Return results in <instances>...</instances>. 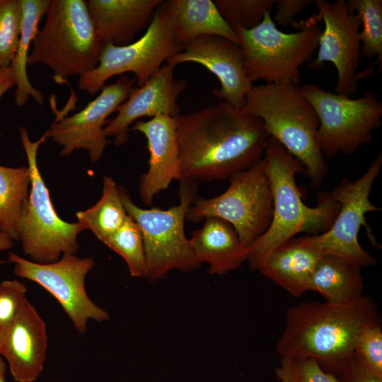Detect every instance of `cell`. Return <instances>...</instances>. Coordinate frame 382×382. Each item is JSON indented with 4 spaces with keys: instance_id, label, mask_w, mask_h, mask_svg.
<instances>
[{
    "instance_id": "21",
    "label": "cell",
    "mask_w": 382,
    "mask_h": 382,
    "mask_svg": "<svg viewBox=\"0 0 382 382\" xmlns=\"http://www.w3.org/2000/svg\"><path fill=\"white\" fill-rule=\"evenodd\" d=\"M189 241L197 260L209 264L211 274L225 275L247 261L248 248L233 227L221 219L206 218L203 226L192 233Z\"/></svg>"
},
{
    "instance_id": "19",
    "label": "cell",
    "mask_w": 382,
    "mask_h": 382,
    "mask_svg": "<svg viewBox=\"0 0 382 382\" xmlns=\"http://www.w3.org/2000/svg\"><path fill=\"white\" fill-rule=\"evenodd\" d=\"M129 129L141 133L149 152V169L141 176L139 190L143 203H153L154 197L174 180H181L175 117L158 115L139 120Z\"/></svg>"
},
{
    "instance_id": "20",
    "label": "cell",
    "mask_w": 382,
    "mask_h": 382,
    "mask_svg": "<svg viewBox=\"0 0 382 382\" xmlns=\"http://www.w3.org/2000/svg\"><path fill=\"white\" fill-rule=\"evenodd\" d=\"M162 0H89L88 11L100 43L132 42Z\"/></svg>"
},
{
    "instance_id": "39",
    "label": "cell",
    "mask_w": 382,
    "mask_h": 382,
    "mask_svg": "<svg viewBox=\"0 0 382 382\" xmlns=\"http://www.w3.org/2000/svg\"><path fill=\"white\" fill-rule=\"evenodd\" d=\"M6 364L0 354V382H6Z\"/></svg>"
},
{
    "instance_id": "28",
    "label": "cell",
    "mask_w": 382,
    "mask_h": 382,
    "mask_svg": "<svg viewBox=\"0 0 382 382\" xmlns=\"http://www.w3.org/2000/svg\"><path fill=\"white\" fill-rule=\"evenodd\" d=\"M103 243L123 258L132 277L146 278L147 267L142 233L129 215L123 225Z\"/></svg>"
},
{
    "instance_id": "25",
    "label": "cell",
    "mask_w": 382,
    "mask_h": 382,
    "mask_svg": "<svg viewBox=\"0 0 382 382\" xmlns=\"http://www.w3.org/2000/svg\"><path fill=\"white\" fill-rule=\"evenodd\" d=\"M22 9V22L20 39L17 51L10 67L16 79V90L14 98L17 106H23L30 97L37 103H43L42 93L30 83L27 65L29 50L37 35L39 23L45 16L50 0H21Z\"/></svg>"
},
{
    "instance_id": "22",
    "label": "cell",
    "mask_w": 382,
    "mask_h": 382,
    "mask_svg": "<svg viewBox=\"0 0 382 382\" xmlns=\"http://www.w3.org/2000/svg\"><path fill=\"white\" fill-rule=\"evenodd\" d=\"M321 256L303 236L294 238L274 249L257 271L298 298L308 291L309 280Z\"/></svg>"
},
{
    "instance_id": "9",
    "label": "cell",
    "mask_w": 382,
    "mask_h": 382,
    "mask_svg": "<svg viewBox=\"0 0 382 382\" xmlns=\"http://www.w3.org/2000/svg\"><path fill=\"white\" fill-rule=\"evenodd\" d=\"M229 185L212 198H197L189 207L186 219L199 222L217 217L229 223L243 244L249 248L268 229L273 202L264 157L248 169L228 178Z\"/></svg>"
},
{
    "instance_id": "34",
    "label": "cell",
    "mask_w": 382,
    "mask_h": 382,
    "mask_svg": "<svg viewBox=\"0 0 382 382\" xmlns=\"http://www.w3.org/2000/svg\"><path fill=\"white\" fill-rule=\"evenodd\" d=\"M27 289L17 279L0 283V337L11 326L24 302L28 299Z\"/></svg>"
},
{
    "instance_id": "26",
    "label": "cell",
    "mask_w": 382,
    "mask_h": 382,
    "mask_svg": "<svg viewBox=\"0 0 382 382\" xmlns=\"http://www.w3.org/2000/svg\"><path fill=\"white\" fill-rule=\"evenodd\" d=\"M78 223L83 231L89 230L101 242L118 230L128 217L114 180L103 177L100 199L91 208L77 212Z\"/></svg>"
},
{
    "instance_id": "8",
    "label": "cell",
    "mask_w": 382,
    "mask_h": 382,
    "mask_svg": "<svg viewBox=\"0 0 382 382\" xmlns=\"http://www.w3.org/2000/svg\"><path fill=\"white\" fill-rule=\"evenodd\" d=\"M20 135L30 173L31 189L18 224V240L32 261L52 263L64 253H76L79 248L77 237L83 229L78 222L69 223L58 216L40 172L37 151L46 135L33 141L23 127L20 128Z\"/></svg>"
},
{
    "instance_id": "16",
    "label": "cell",
    "mask_w": 382,
    "mask_h": 382,
    "mask_svg": "<svg viewBox=\"0 0 382 382\" xmlns=\"http://www.w3.org/2000/svg\"><path fill=\"white\" fill-rule=\"evenodd\" d=\"M182 47L166 62L174 66L184 62L204 66L221 83L220 88L213 90V95L241 109L253 84L245 74L240 46L218 36L204 35Z\"/></svg>"
},
{
    "instance_id": "2",
    "label": "cell",
    "mask_w": 382,
    "mask_h": 382,
    "mask_svg": "<svg viewBox=\"0 0 382 382\" xmlns=\"http://www.w3.org/2000/svg\"><path fill=\"white\" fill-rule=\"evenodd\" d=\"M378 323V308L367 295L343 303H299L286 311L276 351L280 357L315 359L331 372L354 353L361 332Z\"/></svg>"
},
{
    "instance_id": "3",
    "label": "cell",
    "mask_w": 382,
    "mask_h": 382,
    "mask_svg": "<svg viewBox=\"0 0 382 382\" xmlns=\"http://www.w3.org/2000/svg\"><path fill=\"white\" fill-rule=\"evenodd\" d=\"M264 154L273 211L267 231L248 248L247 261L252 271H257L274 249L299 233L313 236L328 230L340 209L328 192L318 195L316 207L304 203L296 181L298 174L304 173V167L272 137Z\"/></svg>"
},
{
    "instance_id": "32",
    "label": "cell",
    "mask_w": 382,
    "mask_h": 382,
    "mask_svg": "<svg viewBox=\"0 0 382 382\" xmlns=\"http://www.w3.org/2000/svg\"><path fill=\"white\" fill-rule=\"evenodd\" d=\"M275 376L279 382H339L313 358L281 357Z\"/></svg>"
},
{
    "instance_id": "11",
    "label": "cell",
    "mask_w": 382,
    "mask_h": 382,
    "mask_svg": "<svg viewBox=\"0 0 382 382\" xmlns=\"http://www.w3.org/2000/svg\"><path fill=\"white\" fill-rule=\"evenodd\" d=\"M382 167L380 153L366 172L358 179L344 178L331 192L330 198L340 204L339 212L328 230L318 235L303 236L321 255H334L345 259L360 267L374 266L376 259L360 245L359 232L362 226L371 243L378 248L366 222V214L381 209L370 200V193Z\"/></svg>"
},
{
    "instance_id": "14",
    "label": "cell",
    "mask_w": 382,
    "mask_h": 382,
    "mask_svg": "<svg viewBox=\"0 0 382 382\" xmlns=\"http://www.w3.org/2000/svg\"><path fill=\"white\" fill-rule=\"evenodd\" d=\"M314 4L325 28L319 39L317 57L310 62L308 67L317 69L325 62L332 63L337 72L335 93L349 97L357 90L359 81L371 75L377 62L358 71L361 57V21L346 1L316 0Z\"/></svg>"
},
{
    "instance_id": "7",
    "label": "cell",
    "mask_w": 382,
    "mask_h": 382,
    "mask_svg": "<svg viewBox=\"0 0 382 382\" xmlns=\"http://www.w3.org/2000/svg\"><path fill=\"white\" fill-rule=\"evenodd\" d=\"M179 182L180 203L167 209L141 208L119 187L125 209L142 233L146 279L150 282L166 277L173 270L190 272L202 265L195 257L184 230L187 212L197 199V182L187 179Z\"/></svg>"
},
{
    "instance_id": "10",
    "label": "cell",
    "mask_w": 382,
    "mask_h": 382,
    "mask_svg": "<svg viewBox=\"0 0 382 382\" xmlns=\"http://www.w3.org/2000/svg\"><path fill=\"white\" fill-rule=\"evenodd\" d=\"M299 91L318 117L317 139L325 158L352 154L360 146L369 143L373 132L381 126L382 103L374 92L366 91L358 98H350L316 83L305 84Z\"/></svg>"
},
{
    "instance_id": "15",
    "label": "cell",
    "mask_w": 382,
    "mask_h": 382,
    "mask_svg": "<svg viewBox=\"0 0 382 382\" xmlns=\"http://www.w3.org/2000/svg\"><path fill=\"white\" fill-rule=\"evenodd\" d=\"M135 82V78L122 75L115 83L103 86L98 96L79 112L57 116L45 134L62 146L60 156L84 149L92 163L99 161L110 143L105 134L107 117L128 98Z\"/></svg>"
},
{
    "instance_id": "30",
    "label": "cell",
    "mask_w": 382,
    "mask_h": 382,
    "mask_svg": "<svg viewBox=\"0 0 382 382\" xmlns=\"http://www.w3.org/2000/svg\"><path fill=\"white\" fill-rule=\"evenodd\" d=\"M224 21L233 29L249 30L258 25L266 12L271 11L276 0H215Z\"/></svg>"
},
{
    "instance_id": "1",
    "label": "cell",
    "mask_w": 382,
    "mask_h": 382,
    "mask_svg": "<svg viewBox=\"0 0 382 382\" xmlns=\"http://www.w3.org/2000/svg\"><path fill=\"white\" fill-rule=\"evenodd\" d=\"M175 120L181 180L228 179L260 161L270 138L260 119L223 100Z\"/></svg>"
},
{
    "instance_id": "12",
    "label": "cell",
    "mask_w": 382,
    "mask_h": 382,
    "mask_svg": "<svg viewBox=\"0 0 382 382\" xmlns=\"http://www.w3.org/2000/svg\"><path fill=\"white\" fill-rule=\"evenodd\" d=\"M144 35L129 44L101 43L99 61L92 71L81 76L80 90L93 95L110 78L131 72L137 86L143 85L183 47L176 41L170 21L161 7L156 8Z\"/></svg>"
},
{
    "instance_id": "37",
    "label": "cell",
    "mask_w": 382,
    "mask_h": 382,
    "mask_svg": "<svg viewBox=\"0 0 382 382\" xmlns=\"http://www.w3.org/2000/svg\"><path fill=\"white\" fill-rule=\"evenodd\" d=\"M16 79L11 68H0V98L16 86Z\"/></svg>"
},
{
    "instance_id": "31",
    "label": "cell",
    "mask_w": 382,
    "mask_h": 382,
    "mask_svg": "<svg viewBox=\"0 0 382 382\" xmlns=\"http://www.w3.org/2000/svg\"><path fill=\"white\" fill-rule=\"evenodd\" d=\"M21 22V0H0V68L9 67L15 57Z\"/></svg>"
},
{
    "instance_id": "24",
    "label": "cell",
    "mask_w": 382,
    "mask_h": 382,
    "mask_svg": "<svg viewBox=\"0 0 382 382\" xmlns=\"http://www.w3.org/2000/svg\"><path fill=\"white\" fill-rule=\"evenodd\" d=\"M359 266L340 257L322 255L308 282V291L325 301L347 303L363 296L364 280Z\"/></svg>"
},
{
    "instance_id": "18",
    "label": "cell",
    "mask_w": 382,
    "mask_h": 382,
    "mask_svg": "<svg viewBox=\"0 0 382 382\" xmlns=\"http://www.w3.org/2000/svg\"><path fill=\"white\" fill-rule=\"evenodd\" d=\"M47 326L27 299L8 330L0 337V354L16 382H34L44 370Z\"/></svg>"
},
{
    "instance_id": "23",
    "label": "cell",
    "mask_w": 382,
    "mask_h": 382,
    "mask_svg": "<svg viewBox=\"0 0 382 382\" xmlns=\"http://www.w3.org/2000/svg\"><path fill=\"white\" fill-rule=\"evenodd\" d=\"M161 7L181 46L204 35L218 36L238 45L235 30L212 0H168L163 1Z\"/></svg>"
},
{
    "instance_id": "33",
    "label": "cell",
    "mask_w": 382,
    "mask_h": 382,
    "mask_svg": "<svg viewBox=\"0 0 382 382\" xmlns=\"http://www.w3.org/2000/svg\"><path fill=\"white\" fill-rule=\"evenodd\" d=\"M354 353L374 375L382 377L381 323L363 330L356 342Z\"/></svg>"
},
{
    "instance_id": "38",
    "label": "cell",
    "mask_w": 382,
    "mask_h": 382,
    "mask_svg": "<svg viewBox=\"0 0 382 382\" xmlns=\"http://www.w3.org/2000/svg\"><path fill=\"white\" fill-rule=\"evenodd\" d=\"M13 241L8 235L0 232V251L10 249L13 245Z\"/></svg>"
},
{
    "instance_id": "27",
    "label": "cell",
    "mask_w": 382,
    "mask_h": 382,
    "mask_svg": "<svg viewBox=\"0 0 382 382\" xmlns=\"http://www.w3.org/2000/svg\"><path fill=\"white\" fill-rule=\"evenodd\" d=\"M28 167L0 166V232L18 241V224L28 199Z\"/></svg>"
},
{
    "instance_id": "6",
    "label": "cell",
    "mask_w": 382,
    "mask_h": 382,
    "mask_svg": "<svg viewBox=\"0 0 382 382\" xmlns=\"http://www.w3.org/2000/svg\"><path fill=\"white\" fill-rule=\"evenodd\" d=\"M270 12H266L262 22L252 29L233 28L245 74L253 84L261 80L298 86L300 67L311 59L318 47L323 31L318 26L320 16L316 13L294 21L291 25L299 31L286 33L277 27Z\"/></svg>"
},
{
    "instance_id": "17",
    "label": "cell",
    "mask_w": 382,
    "mask_h": 382,
    "mask_svg": "<svg viewBox=\"0 0 382 382\" xmlns=\"http://www.w3.org/2000/svg\"><path fill=\"white\" fill-rule=\"evenodd\" d=\"M174 69L171 64H163L143 85L134 88L117 108V115L105 127L106 137H112L115 146L128 141L129 126L141 117L180 115L177 100L187 82L174 77Z\"/></svg>"
},
{
    "instance_id": "36",
    "label": "cell",
    "mask_w": 382,
    "mask_h": 382,
    "mask_svg": "<svg viewBox=\"0 0 382 382\" xmlns=\"http://www.w3.org/2000/svg\"><path fill=\"white\" fill-rule=\"evenodd\" d=\"M314 3V0H276V12L273 21L284 27L291 25L296 16Z\"/></svg>"
},
{
    "instance_id": "29",
    "label": "cell",
    "mask_w": 382,
    "mask_h": 382,
    "mask_svg": "<svg viewBox=\"0 0 382 382\" xmlns=\"http://www.w3.org/2000/svg\"><path fill=\"white\" fill-rule=\"evenodd\" d=\"M349 8L357 14L362 25L360 30L361 55L377 57L379 71L382 68V1L348 0Z\"/></svg>"
},
{
    "instance_id": "5",
    "label": "cell",
    "mask_w": 382,
    "mask_h": 382,
    "mask_svg": "<svg viewBox=\"0 0 382 382\" xmlns=\"http://www.w3.org/2000/svg\"><path fill=\"white\" fill-rule=\"evenodd\" d=\"M42 28L33 41L28 64H42L57 83L82 76L99 61L100 41L84 0H50Z\"/></svg>"
},
{
    "instance_id": "13",
    "label": "cell",
    "mask_w": 382,
    "mask_h": 382,
    "mask_svg": "<svg viewBox=\"0 0 382 382\" xmlns=\"http://www.w3.org/2000/svg\"><path fill=\"white\" fill-rule=\"evenodd\" d=\"M16 275L33 281L46 289L59 303L75 329L84 334L90 320H108V312L88 297L85 279L94 266L92 257H79L64 253L56 262L40 264L10 253Z\"/></svg>"
},
{
    "instance_id": "4",
    "label": "cell",
    "mask_w": 382,
    "mask_h": 382,
    "mask_svg": "<svg viewBox=\"0 0 382 382\" xmlns=\"http://www.w3.org/2000/svg\"><path fill=\"white\" fill-rule=\"evenodd\" d=\"M241 109L260 119L268 135L303 164L311 187L322 185L328 165L318 142L319 120L299 86L288 83L253 86Z\"/></svg>"
},
{
    "instance_id": "35",
    "label": "cell",
    "mask_w": 382,
    "mask_h": 382,
    "mask_svg": "<svg viewBox=\"0 0 382 382\" xmlns=\"http://www.w3.org/2000/svg\"><path fill=\"white\" fill-rule=\"evenodd\" d=\"M339 382H382V377L371 373L362 361L353 353L331 372Z\"/></svg>"
}]
</instances>
